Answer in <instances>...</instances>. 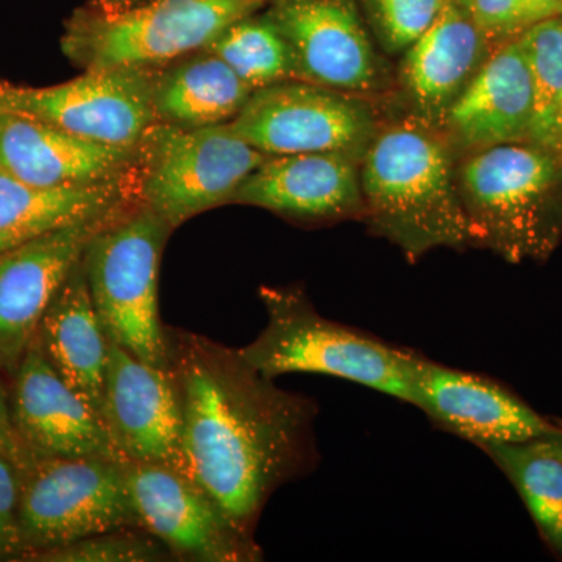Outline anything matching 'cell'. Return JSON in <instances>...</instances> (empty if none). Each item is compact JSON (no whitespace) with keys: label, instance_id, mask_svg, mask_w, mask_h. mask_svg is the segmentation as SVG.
<instances>
[{"label":"cell","instance_id":"6da1fadb","mask_svg":"<svg viewBox=\"0 0 562 562\" xmlns=\"http://www.w3.org/2000/svg\"><path fill=\"white\" fill-rule=\"evenodd\" d=\"M166 336L192 479L255 536L273 494L319 465V405L262 375L239 349L180 328Z\"/></svg>","mask_w":562,"mask_h":562},{"label":"cell","instance_id":"7a4b0ae2","mask_svg":"<svg viewBox=\"0 0 562 562\" xmlns=\"http://www.w3.org/2000/svg\"><path fill=\"white\" fill-rule=\"evenodd\" d=\"M430 122H395L362 154V220L409 261L472 246L447 144Z\"/></svg>","mask_w":562,"mask_h":562},{"label":"cell","instance_id":"3957f363","mask_svg":"<svg viewBox=\"0 0 562 562\" xmlns=\"http://www.w3.org/2000/svg\"><path fill=\"white\" fill-rule=\"evenodd\" d=\"M472 246L520 265L543 261L562 239V160L532 143L472 151L457 171Z\"/></svg>","mask_w":562,"mask_h":562},{"label":"cell","instance_id":"277c9868","mask_svg":"<svg viewBox=\"0 0 562 562\" xmlns=\"http://www.w3.org/2000/svg\"><path fill=\"white\" fill-rule=\"evenodd\" d=\"M258 295L268 322L239 350L262 375L316 373L412 405L413 349L322 316L302 288L261 286Z\"/></svg>","mask_w":562,"mask_h":562},{"label":"cell","instance_id":"5b68a950","mask_svg":"<svg viewBox=\"0 0 562 562\" xmlns=\"http://www.w3.org/2000/svg\"><path fill=\"white\" fill-rule=\"evenodd\" d=\"M268 0H146L120 10L90 3L66 22L61 50L81 69H157L205 49Z\"/></svg>","mask_w":562,"mask_h":562},{"label":"cell","instance_id":"8992f818","mask_svg":"<svg viewBox=\"0 0 562 562\" xmlns=\"http://www.w3.org/2000/svg\"><path fill=\"white\" fill-rule=\"evenodd\" d=\"M172 232L138 202L103 227L81 257L92 305L109 339L158 369H169L158 277Z\"/></svg>","mask_w":562,"mask_h":562},{"label":"cell","instance_id":"52a82bcc","mask_svg":"<svg viewBox=\"0 0 562 562\" xmlns=\"http://www.w3.org/2000/svg\"><path fill=\"white\" fill-rule=\"evenodd\" d=\"M268 157L228 122L199 128L155 122L138 143L139 201L177 231L198 214L228 205Z\"/></svg>","mask_w":562,"mask_h":562},{"label":"cell","instance_id":"ba28073f","mask_svg":"<svg viewBox=\"0 0 562 562\" xmlns=\"http://www.w3.org/2000/svg\"><path fill=\"white\" fill-rule=\"evenodd\" d=\"M131 528L140 530L124 462L35 457L21 469L22 561L91 536Z\"/></svg>","mask_w":562,"mask_h":562},{"label":"cell","instance_id":"9c48e42d","mask_svg":"<svg viewBox=\"0 0 562 562\" xmlns=\"http://www.w3.org/2000/svg\"><path fill=\"white\" fill-rule=\"evenodd\" d=\"M157 69H87L76 79L43 88L0 80V109L49 122L94 143L136 147L157 122Z\"/></svg>","mask_w":562,"mask_h":562},{"label":"cell","instance_id":"30bf717a","mask_svg":"<svg viewBox=\"0 0 562 562\" xmlns=\"http://www.w3.org/2000/svg\"><path fill=\"white\" fill-rule=\"evenodd\" d=\"M233 132L266 155L366 151L375 135L368 106L346 92L288 80L251 92Z\"/></svg>","mask_w":562,"mask_h":562},{"label":"cell","instance_id":"8fae6325","mask_svg":"<svg viewBox=\"0 0 562 562\" xmlns=\"http://www.w3.org/2000/svg\"><path fill=\"white\" fill-rule=\"evenodd\" d=\"M140 530L165 543L176 561L258 562L265 553L191 476L165 465L124 462Z\"/></svg>","mask_w":562,"mask_h":562},{"label":"cell","instance_id":"7c38bea8","mask_svg":"<svg viewBox=\"0 0 562 562\" xmlns=\"http://www.w3.org/2000/svg\"><path fill=\"white\" fill-rule=\"evenodd\" d=\"M139 201L0 251V372L13 376L47 306L103 227Z\"/></svg>","mask_w":562,"mask_h":562},{"label":"cell","instance_id":"4fadbf2b","mask_svg":"<svg viewBox=\"0 0 562 562\" xmlns=\"http://www.w3.org/2000/svg\"><path fill=\"white\" fill-rule=\"evenodd\" d=\"M412 405L479 449L541 441L561 428L490 376L441 364L413 350Z\"/></svg>","mask_w":562,"mask_h":562},{"label":"cell","instance_id":"5bb4252c","mask_svg":"<svg viewBox=\"0 0 562 562\" xmlns=\"http://www.w3.org/2000/svg\"><path fill=\"white\" fill-rule=\"evenodd\" d=\"M102 422L122 462L165 465L192 479L171 372L138 360L111 339Z\"/></svg>","mask_w":562,"mask_h":562},{"label":"cell","instance_id":"9a60e30c","mask_svg":"<svg viewBox=\"0 0 562 562\" xmlns=\"http://www.w3.org/2000/svg\"><path fill=\"white\" fill-rule=\"evenodd\" d=\"M266 16L290 43L299 79L364 94L379 83V63L355 0H268Z\"/></svg>","mask_w":562,"mask_h":562},{"label":"cell","instance_id":"2e32d148","mask_svg":"<svg viewBox=\"0 0 562 562\" xmlns=\"http://www.w3.org/2000/svg\"><path fill=\"white\" fill-rule=\"evenodd\" d=\"M11 379V420L33 457L122 461L101 416L63 382L36 336Z\"/></svg>","mask_w":562,"mask_h":562},{"label":"cell","instance_id":"e0dca14e","mask_svg":"<svg viewBox=\"0 0 562 562\" xmlns=\"http://www.w3.org/2000/svg\"><path fill=\"white\" fill-rule=\"evenodd\" d=\"M231 203L257 206L301 224H327L364 213L355 157L339 151L269 155Z\"/></svg>","mask_w":562,"mask_h":562},{"label":"cell","instance_id":"ac0fdd59","mask_svg":"<svg viewBox=\"0 0 562 562\" xmlns=\"http://www.w3.org/2000/svg\"><path fill=\"white\" fill-rule=\"evenodd\" d=\"M136 158L138 146H106L25 114H0V171L35 187L117 180L135 169Z\"/></svg>","mask_w":562,"mask_h":562},{"label":"cell","instance_id":"d6986e66","mask_svg":"<svg viewBox=\"0 0 562 562\" xmlns=\"http://www.w3.org/2000/svg\"><path fill=\"white\" fill-rule=\"evenodd\" d=\"M532 91L519 35L498 44L447 111L442 124L472 151L530 143Z\"/></svg>","mask_w":562,"mask_h":562},{"label":"cell","instance_id":"ffe728a7","mask_svg":"<svg viewBox=\"0 0 562 562\" xmlns=\"http://www.w3.org/2000/svg\"><path fill=\"white\" fill-rule=\"evenodd\" d=\"M36 339L63 382L102 419L109 336L92 305L81 260L47 306Z\"/></svg>","mask_w":562,"mask_h":562},{"label":"cell","instance_id":"44dd1931","mask_svg":"<svg viewBox=\"0 0 562 562\" xmlns=\"http://www.w3.org/2000/svg\"><path fill=\"white\" fill-rule=\"evenodd\" d=\"M484 43L471 13L446 0L436 21L405 50L402 83L425 121L442 124L475 74Z\"/></svg>","mask_w":562,"mask_h":562},{"label":"cell","instance_id":"7402d4cb","mask_svg":"<svg viewBox=\"0 0 562 562\" xmlns=\"http://www.w3.org/2000/svg\"><path fill=\"white\" fill-rule=\"evenodd\" d=\"M135 201L136 166L117 180L54 188L35 187L0 171V251Z\"/></svg>","mask_w":562,"mask_h":562},{"label":"cell","instance_id":"603a6c76","mask_svg":"<svg viewBox=\"0 0 562 562\" xmlns=\"http://www.w3.org/2000/svg\"><path fill=\"white\" fill-rule=\"evenodd\" d=\"M251 92L217 55L198 50L155 72V120L184 128L227 124L238 116Z\"/></svg>","mask_w":562,"mask_h":562},{"label":"cell","instance_id":"cb8c5ba5","mask_svg":"<svg viewBox=\"0 0 562 562\" xmlns=\"http://www.w3.org/2000/svg\"><path fill=\"white\" fill-rule=\"evenodd\" d=\"M482 450L512 480L543 538L562 554V461L539 441Z\"/></svg>","mask_w":562,"mask_h":562},{"label":"cell","instance_id":"d4e9b609","mask_svg":"<svg viewBox=\"0 0 562 562\" xmlns=\"http://www.w3.org/2000/svg\"><path fill=\"white\" fill-rule=\"evenodd\" d=\"M205 49L227 63L254 91L301 80L290 43L266 14L233 22Z\"/></svg>","mask_w":562,"mask_h":562},{"label":"cell","instance_id":"484cf974","mask_svg":"<svg viewBox=\"0 0 562 562\" xmlns=\"http://www.w3.org/2000/svg\"><path fill=\"white\" fill-rule=\"evenodd\" d=\"M532 91L530 143L558 157L562 110V18L532 22L519 33Z\"/></svg>","mask_w":562,"mask_h":562},{"label":"cell","instance_id":"4316f807","mask_svg":"<svg viewBox=\"0 0 562 562\" xmlns=\"http://www.w3.org/2000/svg\"><path fill=\"white\" fill-rule=\"evenodd\" d=\"M32 561L47 562H165L171 550L150 532L131 528L102 532L60 549L44 552Z\"/></svg>","mask_w":562,"mask_h":562},{"label":"cell","instance_id":"83f0119b","mask_svg":"<svg viewBox=\"0 0 562 562\" xmlns=\"http://www.w3.org/2000/svg\"><path fill=\"white\" fill-rule=\"evenodd\" d=\"M446 0H372L373 16L384 46L403 52L441 13Z\"/></svg>","mask_w":562,"mask_h":562},{"label":"cell","instance_id":"f1b7e54d","mask_svg":"<svg viewBox=\"0 0 562 562\" xmlns=\"http://www.w3.org/2000/svg\"><path fill=\"white\" fill-rule=\"evenodd\" d=\"M21 471L0 452V561H22L20 532Z\"/></svg>","mask_w":562,"mask_h":562},{"label":"cell","instance_id":"f546056e","mask_svg":"<svg viewBox=\"0 0 562 562\" xmlns=\"http://www.w3.org/2000/svg\"><path fill=\"white\" fill-rule=\"evenodd\" d=\"M469 13L486 43L502 44L527 27V0H472Z\"/></svg>","mask_w":562,"mask_h":562},{"label":"cell","instance_id":"4dcf8cb0","mask_svg":"<svg viewBox=\"0 0 562 562\" xmlns=\"http://www.w3.org/2000/svg\"><path fill=\"white\" fill-rule=\"evenodd\" d=\"M0 452L5 453L20 468V471L35 458L14 430L10 413V395H7L2 382H0Z\"/></svg>","mask_w":562,"mask_h":562},{"label":"cell","instance_id":"1f68e13d","mask_svg":"<svg viewBox=\"0 0 562 562\" xmlns=\"http://www.w3.org/2000/svg\"><path fill=\"white\" fill-rule=\"evenodd\" d=\"M562 11V0H527V27L532 22L557 16Z\"/></svg>","mask_w":562,"mask_h":562},{"label":"cell","instance_id":"d6a6232c","mask_svg":"<svg viewBox=\"0 0 562 562\" xmlns=\"http://www.w3.org/2000/svg\"><path fill=\"white\" fill-rule=\"evenodd\" d=\"M140 2H146V0H91L90 5L103 10H120Z\"/></svg>","mask_w":562,"mask_h":562},{"label":"cell","instance_id":"836d02e7","mask_svg":"<svg viewBox=\"0 0 562 562\" xmlns=\"http://www.w3.org/2000/svg\"><path fill=\"white\" fill-rule=\"evenodd\" d=\"M547 452L552 453L558 460L562 461V431L558 435L550 436V438L541 439L539 441Z\"/></svg>","mask_w":562,"mask_h":562},{"label":"cell","instance_id":"e575fe53","mask_svg":"<svg viewBox=\"0 0 562 562\" xmlns=\"http://www.w3.org/2000/svg\"><path fill=\"white\" fill-rule=\"evenodd\" d=\"M558 157L562 160V110L560 116V131H558Z\"/></svg>","mask_w":562,"mask_h":562},{"label":"cell","instance_id":"d590c367","mask_svg":"<svg viewBox=\"0 0 562 562\" xmlns=\"http://www.w3.org/2000/svg\"><path fill=\"white\" fill-rule=\"evenodd\" d=\"M2 113H3V111H2V109H0V114H2Z\"/></svg>","mask_w":562,"mask_h":562},{"label":"cell","instance_id":"8d00e7d4","mask_svg":"<svg viewBox=\"0 0 562 562\" xmlns=\"http://www.w3.org/2000/svg\"><path fill=\"white\" fill-rule=\"evenodd\" d=\"M560 14H561V18H562V11H561V13H560Z\"/></svg>","mask_w":562,"mask_h":562}]
</instances>
